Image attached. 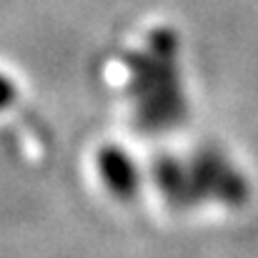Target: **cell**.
Listing matches in <instances>:
<instances>
[{"mask_svg":"<svg viewBox=\"0 0 258 258\" xmlns=\"http://www.w3.org/2000/svg\"><path fill=\"white\" fill-rule=\"evenodd\" d=\"M10 98H13V86L0 76V108H3V105H8V103H10Z\"/></svg>","mask_w":258,"mask_h":258,"instance_id":"cell-1","label":"cell"}]
</instances>
